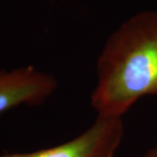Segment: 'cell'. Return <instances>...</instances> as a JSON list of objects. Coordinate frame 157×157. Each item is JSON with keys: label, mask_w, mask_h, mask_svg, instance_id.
Returning a JSON list of instances; mask_svg holds the SVG:
<instances>
[{"label": "cell", "mask_w": 157, "mask_h": 157, "mask_svg": "<svg viewBox=\"0 0 157 157\" xmlns=\"http://www.w3.org/2000/svg\"><path fill=\"white\" fill-rule=\"evenodd\" d=\"M57 87L55 76L33 66L0 69V114L20 106H41Z\"/></svg>", "instance_id": "3957f363"}, {"label": "cell", "mask_w": 157, "mask_h": 157, "mask_svg": "<svg viewBox=\"0 0 157 157\" xmlns=\"http://www.w3.org/2000/svg\"><path fill=\"white\" fill-rule=\"evenodd\" d=\"M142 157H157V146L150 147L147 150Z\"/></svg>", "instance_id": "277c9868"}, {"label": "cell", "mask_w": 157, "mask_h": 157, "mask_svg": "<svg viewBox=\"0 0 157 157\" xmlns=\"http://www.w3.org/2000/svg\"><path fill=\"white\" fill-rule=\"evenodd\" d=\"M157 94V11L139 12L107 39L96 62L91 106L121 117L136 101Z\"/></svg>", "instance_id": "6da1fadb"}, {"label": "cell", "mask_w": 157, "mask_h": 157, "mask_svg": "<svg viewBox=\"0 0 157 157\" xmlns=\"http://www.w3.org/2000/svg\"><path fill=\"white\" fill-rule=\"evenodd\" d=\"M121 117L97 115L80 135L64 143L26 153H6L0 157H116L124 137Z\"/></svg>", "instance_id": "7a4b0ae2"}]
</instances>
